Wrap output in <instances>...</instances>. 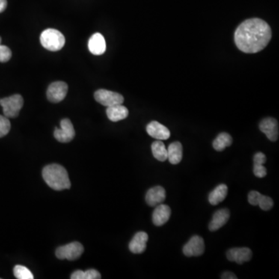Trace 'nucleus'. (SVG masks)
Masks as SVG:
<instances>
[{"label":"nucleus","mask_w":279,"mask_h":279,"mask_svg":"<svg viewBox=\"0 0 279 279\" xmlns=\"http://www.w3.org/2000/svg\"><path fill=\"white\" fill-rule=\"evenodd\" d=\"M227 257L230 262L242 265L244 262H250L252 259V251L248 247H235L230 249L227 252Z\"/></svg>","instance_id":"9d476101"},{"label":"nucleus","mask_w":279,"mask_h":279,"mask_svg":"<svg viewBox=\"0 0 279 279\" xmlns=\"http://www.w3.org/2000/svg\"><path fill=\"white\" fill-rule=\"evenodd\" d=\"M88 48L90 52L94 55L104 54L106 50V44L103 36L99 33L93 34L89 40Z\"/></svg>","instance_id":"f3484780"},{"label":"nucleus","mask_w":279,"mask_h":279,"mask_svg":"<svg viewBox=\"0 0 279 279\" xmlns=\"http://www.w3.org/2000/svg\"><path fill=\"white\" fill-rule=\"evenodd\" d=\"M11 124L5 116L0 115V137H4L10 132Z\"/></svg>","instance_id":"393cba45"},{"label":"nucleus","mask_w":279,"mask_h":279,"mask_svg":"<svg viewBox=\"0 0 279 279\" xmlns=\"http://www.w3.org/2000/svg\"><path fill=\"white\" fill-rule=\"evenodd\" d=\"M230 210L227 209H222L217 210L212 216V220L209 224V229L210 231H217L219 229L223 227L228 222L230 218Z\"/></svg>","instance_id":"2eb2a0df"},{"label":"nucleus","mask_w":279,"mask_h":279,"mask_svg":"<svg viewBox=\"0 0 279 279\" xmlns=\"http://www.w3.org/2000/svg\"><path fill=\"white\" fill-rule=\"evenodd\" d=\"M72 279H99L101 274L97 270L90 269L85 271L77 270L71 275Z\"/></svg>","instance_id":"5701e85b"},{"label":"nucleus","mask_w":279,"mask_h":279,"mask_svg":"<svg viewBox=\"0 0 279 279\" xmlns=\"http://www.w3.org/2000/svg\"><path fill=\"white\" fill-rule=\"evenodd\" d=\"M42 176L47 185L52 189L61 191L71 188L68 171L60 164H52L45 166L42 171Z\"/></svg>","instance_id":"f03ea898"},{"label":"nucleus","mask_w":279,"mask_h":279,"mask_svg":"<svg viewBox=\"0 0 279 279\" xmlns=\"http://www.w3.org/2000/svg\"><path fill=\"white\" fill-rule=\"evenodd\" d=\"M167 160L173 164H178L181 162L183 155L182 145L179 141L171 143L167 148Z\"/></svg>","instance_id":"aec40b11"},{"label":"nucleus","mask_w":279,"mask_h":279,"mask_svg":"<svg viewBox=\"0 0 279 279\" xmlns=\"http://www.w3.org/2000/svg\"><path fill=\"white\" fill-rule=\"evenodd\" d=\"M152 154L155 158L159 161H165L167 159V151L162 141H156L152 144Z\"/></svg>","instance_id":"4be33fe9"},{"label":"nucleus","mask_w":279,"mask_h":279,"mask_svg":"<svg viewBox=\"0 0 279 279\" xmlns=\"http://www.w3.org/2000/svg\"><path fill=\"white\" fill-rule=\"evenodd\" d=\"M106 115L109 120L113 122H118L124 120L129 115L127 108L122 104L107 107Z\"/></svg>","instance_id":"a211bd4d"},{"label":"nucleus","mask_w":279,"mask_h":279,"mask_svg":"<svg viewBox=\"0 0 279 279\" xmlns=\"http://www.w3.org/2000/svg\"><path fill=\"white\" fill-rule=\"evenodd\" d=\"M273 205H274V202H273L272 199L262 195V197L259 200V206H260L262 210H270L273 207Z\"/></svg>","instance_id":"a878e982"},{"label":"nucleus","mask_w":279,"mask_h":279,"mask_svg":"<svg viewBox=\"0 0 279 279\" xmlns=\"http://www.w3.org/2000/svg\"><path fill=\"white\" fill-rule=\"evenodd\" d=\"M7 0H0V13H3L7 9Z\"/></svg>","instance_id":"2f4dec72"},{"label":"nucleus","mask_w":279,"mask_h":279,"mask_svg":"<svg viewBox=\"0 0 279 279\" xmlns=\"http://www.w3.org/2000/svg\"><path fill=\"white\" fill-rule=\"evenodd\" d=\"M12 51L8 47L0 45V62L5 63L10 61Z\"/></svg>","instance_id":"bb28decb"},{"label":"nucleus","mask_w":279,"mask_h":279,"mask_svg":"<svg viewBox=\"0 0 279 279\" xmlns=\"http://www.w3.org/2000/svg\"><path fill=\"white\" fill-rule=\"evenodd\" d=\"M221 278L223 279H237L238 277L233 273L230 271H226L221 275Z\"/></svg>","instance_id":"7c9ffc66"},{"label":"nucleus","mask_w":279,"mask_h":279,"mask_svg":"<svg viewBox=\"0 0 279 279\" xmlns=\"http://www.w3.org/2000/svg\"><path fill=\"white\" fill-rule=\"evenodd\" d=\"M171 212V209L167 205H158L152 215V221L154 224L157 227H161L165 224L169 220Z\"/></svg>","instance_id":"4468645a"},{"label":"nucleus","mask_w":279,"mask_h":279,"mask_svg":"<svg viewBox=\"0 0 279 279\" xmlns=\"http://www.w3.org/2000/svg\"><path fill=\"white\" fill-rule=\"evenodd\" d=\"M228 192V187L225 184H220L209 195V202L212 206H217L225 200Z\"/></svg>","instance_id":"6ab92c4d"},{"label":"nucleus","mask_w":279,"mask_h":279,"mask_svg":"<svg viewBox=\"0 0 279 279\" xmlns=\"http://www.w3.org/2000/svg\"><path fill=\"white\" fill-rule=\"evenodd\" d=\"M1 42H2V38L0 37V45H1Z\"/></svg>","instance_id":"473e14b6"},{"label":"nucleus","mask_w":279,"mask_h":279,"mask_svg":"<svg viewBox=\"0 0 279 279\" xmlns=\"http://www.w3.org/2000/svg\"><path fill=\"white\" fill-rule=\"evenodd\" d=\"M262 194L257 191H251L248 194V202L252 206H257Z\"/></svg>","instance_id":"c85d7f7f"},{"label":"nucleus","mask_w":279,"mask_h":279,"mask_svg":"<svg viewBox=\"0 0 279 279\" xmlns=\"http://www.w3.org/2000/svg\"><path fill=\"white\" fill-rule=\"evenodd\" d=\"M165 198V190L161 186H155L150 188L145 197L146 202L150 206H157L161 204Z\"/></svg>","instance_id":"dca6fc26"},{"label":"nucleus","mask_w":279,"mask_h":279,"mask_svg":"<svg viewBox=\"0 0 279 279\" xmlns=\"http://www.w3.org/2000/svg\"><path fill=\"white\" fill-rule=\"evenodd\" d=\"M40 43L45 49L58 51L62 49L66 44L65 36L58 30L47 29L40 34Z\"/></svg>","instance_id":"7ed1b4c3"},{"label":"nucleus","mask_w":279,"mask_h":279,"mask_svg":"<svg viewBox=\"0 0 279 279\" xmlns=\"http://www.w3.org/2000/svg\"><path fill=\"white\" fill-rule=\"evenodd\" d=\"M13 274L18 279H34V276L31 270L23 265H16L13 268Z\"/></svg>","instance_id":"b1692460"},{"label":"nucleus","mask_w":279,"mask_h":279,"mask_svg":"<svg viewBox=\"0 0 279 279\" xmlns=\"http://www.w3.org/2000/svg\"><path fill=\"white\" fill-rule=\"evenodd\" d=\"M266 162V156L262 152H257L254 156V164H264Z\"/></svg>","instance_id":"c756f323"},{"label":"nucleus","mask_w":279,"mask_h":279,"mask_svg":"<svg viewBox=\"0 0 279 279\" xmlns=\"http://www.w3.org/2000/svg\"><path fill=\"white\" fill-rule=\"evenodd\" d=\"M254 176L257 178H264L266 176L267 169L263 164H254V168H253Z\"/></svg>","instance_id":"cd10ccee"},{"label":"nucleus","mask_w":279,"mask_h":279,"mask_svg":"<svg viewBox=\"0 0 279 279\" xmlns=\"http://www.w3.org/2000/svg\"><path fill=\"white\" fill-rule=\"evenodd\" d=\"M4 114L7 118H15L19 115V111L24 105V99L19 94L13 95L10 97L0 99Z\"/></svg>","instance_id":"20e7f679"},{"label":"nucleus","mask_w":279,"mask_h":279,"mask_svg":"<svg viewBox=\"0 0 279 279\" xmlns=\"http://www.w3.org/2000/svg\"><path fill=\"white\" fill-rule=\"evenodd\" d=\"M69 87L64 81H54L48 87L47 97L50 102L58 103L64 100L68 93Z\"/></svg>","instance_id":"6e6552de"},{"label":"nucleus","mask_w":279,"mask_h":279,"mask_svg":"<svg viewBox=\"0 0 279 279\" xmlns=\"http://www.w3.org/2000/svg\"><path fill=\"white\" fill-rule=\"evenodd\" d=\"M183 254L187 257H199L205 251L204 240L201 237L195 235L183 247Z\"/></svg>","instance_id":"1a4fd4ad"},{"label":"nucleus","mask_w":279,"mask_h":279,"mask_svg":"<svg viewBox=\"0 0 279 279\" xmlns=\"http://www.w3.org/2000/svg\"><path fill=\"white\" fill-rule=\"evenodd\" d=\"M94 98L99 103L106 107L123 104L124 99L120 93L109 91L105 90H99L95 93Z\"/></svg>","instance_id":"423d86ee"},{"label":"nucleus","mask_w":279,"mask_h":279,"mask_svg":"<svg viewBox=\"0 0 279 279\" xmlns=\"http://www.w3.org/2000/svg\"><path fill=\"white\" fill-rule=\"evenodd\" d=\"M61 128L56 127L54 136L57 141L61 143L70 142L75 136L73 124L69 119H63L60 123Z\"/></svg>","instance_id":"0eeeda50"},{"label":"nucleus","mask_w":279,"mask_h":279,"mask_svg":"<svg viewBox=\"0 0 279 279\" xmlns=\"http://www.w3.org/2000/svg\"><path fill=\"white\" fill-rule=\"evenodd\" d=\"M259 129L271 141H276L278 138V123L272 117L262 120L259 124Z\"/></svg>","instance_id":"9b49d317"},{"label":"nucleus","mask_w":279,"mask_h":279,"mask_svg":"<svg viewBox=\"0 0 279 279\" xmlns=\"http://www.w3.org/2000/svg\"><path fill=\"white\" fill-rule=\"evenodd\" d=\"M271 39V27L265 20L259 18L244 21L234 34V41L238 49L247 54L262 51Z\"/></svg>","instance_id":"f257e3e1"},{"label":"nucleus","mask_w":279,"mask_h":279,"mask_svg":"<svg viewBox=\"0 0 279 279\" xmlns=\"http://www.w3.org/2000/svg\"><path fill=\"white\" fill-rule=\"evenodd\" d=\"M148 235L145 232H138L134 235L129 244V249L134 254H141L147 248Z\"/></svg>","instance_id":"ddd939ff"},{"label":"nucleus","mask_w":279,"mask_h":279,"mask_svg":"<svg viewBox=\"0 0 279 279\" xmlns=\"http://www.w3.org/2000/svg\"><path fill=\"white\" fill-rule=\"evenodd\" d=\"M84 252V247L79 242H72L58 247L56 250V256L59 259L74 261L81 257Z\"/></svg>","instance_id":"39448f33"},{"label":"nucleus","mask_w":279,"mask_h":279,"mask_svg":"<svg viewBox=\"0 0 279 279\" xmlns=\"http://www.w3.org/2000/svg\"><path fill=\"white\" fill-rule=\"evenodd\" d=\"M233 143V138L227 133H221L212 142V147L217 152H222L226 147H230Z\"/></svg>","instance_id":"412c9836"},{"label":"nucleus","mask_w":279,"mask_h":279,"mask_svg":"<svg viewBox=\"0 0 279 279\" xmlns=\"http://www.w3.org/2000/svg\"><path fill=\"white\" fill-rule=\"evenodd\" d=\"M146 130L151 137L159 141L167 140L171 136L169 130L161 123H158V121L151 122L147 124Z\"/></svg>","instance_id":"f8f14e48"}]
</instances>
